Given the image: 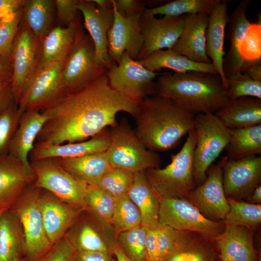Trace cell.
Instances as JSON below:
<instances>
[{"mask_svg":"<svg viewBox=\"0 0 261 261\" xmlns=\"http://www.w3.org/2000/svg\"><path fill=\"white\" fill-rule=\"evenodd\" d=\"M112 225L117 237L123 232L142 225L140 212L127 194L116 198Z\"/></svg>","mask_w":261,"mask_h":261,"instance_id":"cell-41","label":"cell"},{"mask_svg":"<svg viewBox=\"0 0 261 261\" xmlns=\"http://www.w3.org/2000/svg\"><path fill=\"white\" fill-rule=\"evenodd\" d=\"M248 203L254 204H261V185L258 186L251 195L247 198Z\"/></svg>","mask_w":261,"mask_h":261,"instance_id":"cell-56","label":"cell"},{"mask_svg":"<svg viewBox=\"0 0 261 261\" xmlns=\"http://www.w3.org/2000/svg\"><path fill=\"white\" fill-rule=\"evenodd\" d=\"M22 113L13 95L0 105V156L8 153L11 141Z\"/></svg>","mask_w":261,"mask_h":261,"instance_id":"cell-40","label":"cell"},{"mask_svg":"<svg viewBox=\"0 0 261 261\" xmlns=\"http://www.w3.org/2000/svg\"><path fill=\"white\" fill-rule=\"evenodd\" d=\"M13 261H25L24 259L22 258H17L15 260H14Z\"/></svg>","mask_w":261,"mask_h":261,"instance_id":"cell-59","label":"cell"},{"mask_svg":"<svg viewBox=\"0 0 261 261\" xmlns=\"http://www.w3.org/2000/svg\"><path fill=\"white\" fill-rule=\"evenodd\" d=\"M95 4L102 9H112L113 7V0H92Z\"/></svg>","mask_w":261,"mask_h":261,"instance_id":"cell-58","label":"cell"},{"mask_svg":"<svg viewBox=\"0 0 261 261\" xmlns=\"http://www.w3.org/2000/svg\"><path fill=\"white\" fill-rule=\"evenodd\" d=\"M196 143L194 129L188 133L183 146L171 158L163 168H151L145 171L147 181L160 198H185L194 188L193 156Z\"/></svg>","mask_w":261,"mask_h":261,"instance_id":"cell-4","label":"cell"},{"mask_svg":"<svg viewBox=\"0 0 261 261\" xmlns=\"http://www.w3.org/2000/svg\"><path fill=\"white\" fill-rule=\"evenodd\" d=\"M134 174L125 170L112 168L103 175L97 185L117 198L127 194Z\"/></svg>","mask_w":261,"mask_h":261,"instance_id":"cell-44","label":"cell"},{"mask_svg":"<svg viewBox=\"0 0 261 261\" xmlns=\"http://www.w3.org/2000/svg\"><path fill=\"white\" fill-rule=\"evenodd\" d=\"M186 17V14L158 18L144 12L140 21L143 44L137 60L157 50L172 49L181 34Z\"/></svg>","mask_w":261,"mask_h":261,"instance_id":"cell-16","label":"cell"},{"mask_svg":"<svg viewBox=\"0 0 261 261\" xmlns=\"http://www.w3.org/2000/svg\"><path fill=\"white\" fill-rule=\"evenodd\" d=\"M230 139L225 147L229 160H237L261 154V124L229 129Z\"/></svg>","mask_w":261,"mask_h":261,"instance_id":"cell-36","label":"cell"},{"mask_svg":"<svg viewBox=\"0 0 261 261\" xmlns=\"http://www.w3.org/2000/svg\"><path fill=\"white\" fill-rule=\"evenodd\" d=\"M250 1L249 0L242 1L236 6L229 18L228 39L231 45L224 57L223 64L226 79L234 73L242 72L244 68L249 65L243 59L240 53V47L251 24L246 15Z\"/></svg>","mask_w":261,"mask_h":261,"instance_id":"cell-27","label":"cell"},{"mask_svg":"<svg viewBox=\"0 0 261 261\" xmlns=\"http://www.w3.org/2000/svg\"><path fill=\"white\" fill-rule=\"evenodd\" d=\"M195 116L171 99L154 95L140 102L134 130L147 149L164 151L194 129Z\"/></svg>","mask_w":261,"mask_h":261,"instance_id":"cell-2","label":"cell"},{"mask_svg":"<svg viewBox=\"0 0 261 261\" xmlns=\"http://www.w3.org/2000/svg\"><path fill=\"white\" fill-rule=\"evenodd\" d=\"M22 16L23 8L0 20V55L10 58L13 41L21 21Z\"/></svg>","mask_w":261,"mask_h":261,"instance_id":"cell-47","label":"cell"},{"mask_svg":"<svg viewBox=\"0 0 261 261\" xmlns=\"http://www.w3.org/2000/svg\"><path fill=\"white\" fill-rule=\"evenodd\" d=\"M26 242L23 228L16 215L10 209L0 215V261L24 259Z\"/></svg>","mask_w":261,"mask_h":261,"instance_id":"cell-32","label":"cell"},{"mask_svg":"<svg viewBox=\"0 0 261 261\" xmlns=\"http://www.w3.org/2000/svg\"><path fill=\"white\" fill-rule=\"evenodd\" d=\"M113 256L103 252H75L74 261H116Z\"/></svg>","mask_w":261,"mask_h":261,"instance_id":"cell-51","label":"cell"},{"mask_svg":"<svg viewBox=\"0 0 261 261\" xmlns=\"http://www.w3.org/2000/svg\"><path fill=\"white\" fill-rule=\"evenodd\" d=\"M147 229L141 225L123 232L117 236L118 245L133 261H146L145 240Z\"/></svg>","mask_w":261,"mask_h":261,"instance_id":"cell-43","label":"cell"},{"mask_svg":"<svg viewBox=\"0 0 261 261\" xmlns=\"http://www.w3.org/2000/svg\"><path fill=\"white\" fill-rule=\"evenodd\" d=\"M209 15L204 14H186L180 36L172 49L190 60L212 63L206 54V31Z\"/></svg>","mask_w":261,"mask_h":261,"instance_id":"cell-23","label":"cell"},{"mask_svg":"<svg viewBox=\"0 0 261 261\" xmlns=\"http://www.w3.org/2000/svg\"><path fill=\"white\" fill-rule=\"evenodd\" d=\"M13 71L10 58L0 55V83L11 82Z\"/></svg>","mask_w":261,"mask_h":261,"instance_id":"cell-53","label":"cell"},{"mask_svg":"<svg viewBox=\"0 0 261 261\" xmlns=\"http://www.w3.org/2000/svg\"><path fill=\"white\" fill-rule=\"evenodd\" d=\"M64 237L76 252H103L114 255L118 244L113 227L86 209Z\"/></svg>","mask_w":261,"mask_h":261,"instance_id":"cell-11","label":"cell"},{"mask_svg":"<svg viewBox=\"0 0 261 261\" xmlns=\"http://www.w3.org/2000/svg\"><path fill=\"white\" fill-rule=\"evenodd\" d=\"M77 9L83 15L84 26L93 42L97 61L109 69L112 64L108 53L107 36L114 22L113 7L102 9L92 0H79Z\"/></svg>","mask_w":261,"mask_h":261,"instance_id":"cell-22","label":"cell"},{"mask_svg":"<svg viewBox=\"0 0 261 261\" xmlns=\"http://www.w3.org/2000/svg\"><path fill=\"white\" fill-rule=\"evenodd\" d=\"M227 91L230 100L241 97H253L261 100V81L239 72L227 78Z\"/></svg>","mask_w":261,"mask_h":261,"instance_id":"cell-45","label":"cell"},{"mask_svg":"<svg viewBox=\"0 0 261 261\" xmlns=\"http://www.w3.org/2000/svg\"><path fill=\"white\" fill-rule=\"evenodd\" d=\"M254 232L240 226L225 225L215 238L221 261H258L253 244Z\"/></svg>","mask_w":261,"mask_h":261,"instance_id":"cell-24","label":"cell"},{"mask_svg":"<svg viewBox=\"0 0 261 261\" xmlns=\"http://www.w3.org/2000/svg\"><path fill=\"white\" fill-rule=\"evenodd\" d=\"M26 0H0V20L22 9Z\"/></svg>","mask_w":261,"mask_h":261,"instance_id":"cell-52","label":"cell"},{"mask_svg":"<svg viewBox=\"0 0 261 261\" xmlns=\"http://www.w3.org/2000/svg\"><path fill=\"white\" fill-rule=\"evenodd\" d=\"M111 128L110 144L106 152L112 168L134 174L160 168L161 160L159 154L145 146L127 119L122 118Z\"/></svg>","mask_w":261,"mask_h":261,"instance_id":"cell-5","label":"cell"},{"mask_svg":"<svg viewBox=\"0 0 261 261\" xmlns=\"http://www.w3.org/2000/svg\"><path fill=\"white\" fill-rule=\"evenodd\" d=\"M113 10L114 22L107 36L111 62L112 65L117 64L124 52L137 60L143 44L140 23L142 14L124 17L118 13L114 4Z\"/></svg>","mask_w":261,"mask_h":261,"instance_id":"cell-18","label":"cell"},{"mask_svg":"<svg viewBox=\"0 0 261 261\" xmlns=\"http://www.w3.org/2000/svg\"><path fill=\"white\" fill-rule=\"evenodd\" d=\"M261 157L251 155L227 160L222 168V183L227 198L247 199L261 185Z\"/></svg>","mask_w":261,"mask_h":261,"instance_id":"cell-17","label":"cell"},{"mask_svg":"<svg viewBox=\"0 0 261 261\" xmlns=\"http://www.w3.org/2000/svg\"><path fill=\"white\" fill-rule=\"evenodd\" d=\"M159 220L160 224L175 230L194 232L213 239L225 226L222 221L206 218L186 198L160 199Z\"/></svg>","mask_w":261,"mask_h":261,"instance_id":"cell-8","label":"cell"},{"mask_svg":"<svg viewBox=\"0 0 261 261\" xmlns=\"http://www.w3.org/2000/svg\"><path fill=\"white\" fill-rule=\"evenodd\" d=\"M155 89L156 95L171 99L194 115L215 114L230 101L218 74L197 71L161 73Z\"/></svg>","mask_w":261,"mask_h":261,"instance_id":"cell-3","label":"cell"},{"mask_svg":"<svg viewBox=\"0 0 261 261\" xmlns=\"http://www.w3.org/2000/svg\"><path fill=\"white\" fill-rule=\"evenodd\" d=\"M55 10L53 0H26L21 20L39 39L46 35L54 27Z\"/></svg>","mask_w":261,"mask_h":261,"instance_id":"cell-35","label":"cell"},{"mask_svg":"<svg viewBox=\"0 0 261 261\" xmlns=\"http://www.w3.org/2000/svg\"><path fill=\"white\" fill-rule=\"evenodd\" d=\"M160 74L146 69L125 52L119 62L112 65L106 72L109 83L113 89L138 101L156 95L154 80Z\"/></svg>","mask_w":261,"mask_h":261,"instance_id":"cell-12","label":"cell"},{"mask_svg":"<svg viewBox=\"0 0 261 261\" xmlns=\"http://www.w3.org/2000/svg\"><path fill=\"white\" fill-rule=\"evenodd\" d=\"M113 4L118 13L129 17L143 14L146 8L143 2L139 0H113Z\"/></svg>","mask_w":261,"mask_h":261,"instance_id":"cell-50","label":"cell"},{"mask_svg":"<svg viewBox=\"0 0 261 261\" xmlns=\"http://www.w3.org/2000/svg\"><path fill=\"white\" fill-rule=\"evenodd\" d=\"M37 46L38 39L21 20L10 56L13 71L11 91L17 105L25 85L36 70Z\"/></svg>","mask_w":261,"mask_h":261,"instance_id":"cell-15","label":"cell"},{"mask_svg":"<svg viewBox=\"0 0 261 261\" xmlns=\"http://www.w3.org/2000/svg\"><path fill=\"white\" fill-rule=\"evenodd\" d=\"M85 203L86 209L112 227L115 197L97 185H88L85 194Z\"/></svg>","mask_w":261,"mask_h":261,"instance_id":"cell-42","label":"cell"},{"mask_svg":"<svg viewBox=\"0 0 261 261\" xmlns=\"http://www.w3.org/2000/svg\"><path fill=\"white\" fill-rule=\"evenodd\" d=\"M226 156L209 167L203 183L186 196L207 218L222 221L230 210L222 183V168Z\"/></svg>","mask_w":261,"mask_h":261,"instance_id":"cell-14","label":"cell"},{"mask_svg":"<svg viewBox=\"0 0 261 261\" xmlns=\"http://www.w3.org/2000/svg\"><path fill=\"white\" fill-rule=\"evenodd\" d=\"M35 178L31 167L9 153L0 156V210L9 209Z\"/></svg>","mask_w":261,"mask_h":261,"instance_id":"cell-21","label":"cell"},{"mask_svg":"<svg viewBox=\"0 0 261 261\" xmlns=\"http://www.w3.org/2000/svg\"><path fill=\"white\" fill-rule=\"evenodd\" d=\"M230 210L222 222L225 225L240 226L255 231L261 223V205L227 198Z\"/></svg>","mask_w":261,"mask_h":261,"instance_id":"cell-38","label":"cell"},{"mask_svg":"<svg viewBox=\"0 0 261 261\" xmlns=\"http://www.w3.org/2000/svg\"><path fill=\"white\" fill-rule=\"evenodd\" d=\"M194 129L196 143L193 156V174L195 184L205 180L207 172L229 142L227 129L215 114L195 116Z\"/></svg>","mask_w":261,"mask_h":261,"instance_id":"cell-6","label":"cell"},{"mask_svg":"<svg viewBox=\"0 0 261 261\" xmlns=\"http://www.w3.org/2000/svg\"><path fill=\"white\" fill-rule=\"evenodd\" d=\"M4 211H5V210H0V215Z\"/></svg>","mask_w":261,"mask_h":261,"instance_id":"cell-60","label":"cell"},{"mask_svg":"<svg viewBox=\"0 0 261 261\" xmlns=\"http://www.w3.org/2000/svg\"><path fill=\"white\" fill-rule=\"evenodd\" d=\"M165 261H221L214 239L194 232L180 231L178 245Z\"/></svg>","mask_w":261,"mask_h":261,"instance_id":"cell-30","label":"cell"},{"mask_svg":"<svg viewBox=\"0 0 261 261\" xmlns=\"http://www.w3.org/2000/svg\"><path fill=\"white\" fill-rule=\"evenodd\" d=\"M79 0H55L54 4L58 26L67 27L77 19Z\"/></svg>","mask_w":261,"mask_h":261,"instance_id":"cell-49","label":"cell"},{"mask_svg":"<svg viewBox=\"0 0 261 261\" xmlns=\"http://www.w3.org/2000/svg\"><path fill=\"white\" fill-rule=\"evenodd\" d=\"M215 114L228 129L260 125L261 100L246 97L230 100Z\"/></svg>","mask_w":261,"mask_h":261,"instance_id":"cell-29","label":"cell"},{"mask_svg":"<svg viewBox=\"0 0 261 261\" xmlns=\"http://www.w3.org/2000/svg\"><path fill=\"white\" fill-rule=\"evenodd\" d=\"M110 144V131L105 130L87 141L57 145L35 144L29 154V160L46 158H72L103 152L107 150Z\"/></svg>","mask_w":261,"mask_h":261,"instance_id":"cell-25","label":"cell"},{"mask_svg":"<svg viewBox=\"0 0 261 261\" xmlns=\"http://www.w3.org/2000/svg\"><path fill=\"white\" fill-rule=\"evenodd\" d=\"M11 82L0 83V105L12 95Z\"/></svg>","mask_w":261,"mask_h":261,"instance_id":"cell-55","label":"cell"},{"mask_svg":"<svg viewBox=\"0 0 261 261\" xmlns=\"http://www.w3.org/2000/svg\"><path fill=\"white\" fill-rule=\"evenodd\" d=\"M75 251L63 237L43 255L33 261H74Z\"/></svg>","mask_w":261,"mask_h":261,"instance_id":"cell-48","label":"cell"},{"mask_svg":"<svg viewBox=\"0 0 261 261\" xmlns=\"http://www.w3.org/2000/svg\"><path fill=\"white\" fill-rule=\"evenodd\" d=\"M240 53L243 59L248 65L261 63L260 21L251 24L241 43Z\"/></svg>","mask_w":261,"mask_h":261,"instance_id":"cell-46","label":"cell"},{"mask_svg":"<svg viewBox=\"0 0 261 261\" xmlns=\"http://www.w3.org/2000/svg\"><path fill=\"white\" fill-rule=\"evenodd\" d=\"M68 172L85 181L88 185H97L112 167L106 151L72 158H53Z\"/></svg>","mask_w":261,"mask_h":261,"instance_id":"cell-33","label":"cell"},{"mask_svg":"<svg viewBox=\"0 0 261 261\" xmlns=\"http://www.w3.org/2000/svg\"><path fill=\"white\" fill-rule=\"evenodd\" d=\"M261 261V257H260V258H259V261Z\"/></svg>","mask_w":261,"mask_h":261,"instance_id":"cell-61","label":"cell"},{"mask_svg":"<svg viewBox=\"0 0 261 261\" xmlns=\"http://www.w3.org/2000/svg\"><path fill=\"white\" fill-rule=\"evenodd\" d=\"M179 236V231L160 224L147 229L146 261H165L176 247Z\"/></svg>","mask_w":261,"mask_h":261,"instance_id":"cell-37","label":"cell"},{"mask_svg":"<svg viewBox=\"0 0 261 261\" xmlns=\"http://www.w3.org/2000/svg\"><path fill=\"white\" fill-rule=\"evenodd\" d=\"M106 72L63 95L41 111L47 119L35 144L57 145L84 141L107 126H115L120 112L134 117L141 101L113 89Z\"/></svg>","mask_w":261,"mask_h":261,"instance_id":"cell-1","label":"cell"},{"mask_svg":"<svg viewBox=\"0 0 261 261\" xmlns=\"http://www.w3.org/2000/svg\"><path fill=\"white\" fill-rule=\"evenodd\" d=\"M29 162L36 177L33 187L45 189L63 202L86 209L87 183L68 172L53 158Z\"/></svg>","mask_w":261,"mask_h":261,"instance_id":"cell-7","label":"cell"},{"mask_svg":"<svg viewBox=\"0 0 261 261\" xmlns=\"http://www.w3.org/2000/svg\"><path fill=\"white\" fill-rule=\"evenodd\" d=\"M220 0H175L145 12L154 15L161 14L179 16L185 14H204L209 15Z\"/></svg>","mask_w":261,"mask_h":261,"instance_id":"cell-39","label":"cell"},{"mask_svg":"<svg viewBox=\"0 0 261 261\" xmlns=\"http://www.w3.org/2000/svg\"><path fill=\"white\" fill-rule=\"evenodd\" d=\"M62 63H54L35 70L25 85L18 102L22 113L41 111L64 95L61 77Z\"/></svg>","mask_w":261,"mask_h":261,"instance_id":"cell-13","label":"cell"},{"mask_svg":"<svg viewBox=\"0 0 261 261\" xmlns=\"http://www.w3.org/2000/svg\"><path fill=\"white\" fill-rule=\"evenodd\" d=\"M107 71L97 61L91 37L85 33L63 61L61 77L64 94L78 89Z\"/></svg>","mask_w":261,"mask_h":261,"instance_id":"cell-10","label":"cell"},{"mask_svg":"<svg viewBox=\"0 0 261 261\" xmlns=\"http://www.w3.org/2000/svg\"><path fill=\"white\" fill-rule=\"evenodd\" d=\"M40 189L28 188L9 209L19 218L26 242L25 261H33L52 246L46 234L39 205Z\"/></svg>","mask_w":261,"mask_h":261,"instance_id":"cell-9","label":"cell"},{"mask_svg":"<svg viewBox=\"0 0 261 261\" xmlns=\"http://www.w3.org/2000/svg\"><path fill=\"white\" fill-rule=\"evenodd\" d=\"M114 255L115 256L116 261H133L124 254L118 244L114 249Z\"/></svg>","mask_w":261,"mask_h":261,"instance_id":"cell-57","label":"cell"},{"mask_svg":"<svg viewBox=\"0 0 261 261\" xmlns=\"http://www.w3.org/2000/svg\"><path fill=\"white\" fill-rule=\"evenodd\" d=\"M246 74L252 79L261 81V64L255 63L246 67L242 72Z\"/></svg>","mask_w":261,"mask_h":261,"instance_id":"cell-54","label":"cell"},{"mask_svg":"<svg viewBox=\"0 0 261 261\" xmlns=\"http://www.w3.org/2000/svg\"><path fill=\"white\" fill-rule=\"evenodd\" d=\"M46 119L47 116L39 111L24 112L11 141L8 153L31 167L29 155Z\"/></svg>","mask_w":261,"mask_h":261,"instance_id":"cell-28","label":"cell"},{"mask_svg":"<svg viewBox=\"0 0 261 261\" xmlns=\"http://www.w3.org/2000/svg\"><path fill=\"white\" fill-rule=\"evenodd\" d=\"M137 61L146 69L153 72L166 68L177 73L197 71L218 74L212 63L192 61L175 53L171 49L157 50Z\"/></svg>","mask_w":261,"mask_h":261,"instance_id":"cell-34","label":"cell"},{"mask_svg":"<svg viewBox=\"0 0 261 261\" xmlns=\"http://www.w3.org/2000/svg\"><path fill=\"white\" fill-rule=\"evenodd\" d=\"M84 34L80 16L67 27H54L46 35L38 39L36 70L63 61Z\"/></svg>","mask_w":261,"mask_h":261,"instance_id":"cell-19","label":"cell"},{"mask_svg":"<svg viewBox=\"0 0 261 261\" xmlns=\"http://www.w3.org/2000/svg\"><path fill=\"white\" fill-rule=\"evenodd\" d=\"M145 171L135 173L132 184L127 195L140 212L142 226L147 229H151L160 224V199L150 187Z\"/></svg>","mask_w":261,"mask_h":261,"instance_id":"cell-31","label":"cell"},{"mask_svg":"<svg viewBox=\"0 0 261 261\" xmlns=\"http://www.w3.org/2000/svg\"><path fill=\"white\" fill-rule=\"evenodd\" d=\"M40 189L39 202L44 228L53 245L64 236L85 209L63 202L51 192Z\"/></svg>","mask_w":261,"mask_h":261,"instance_id":"cell-20","label":"cell"},{"mask_svg":"<svg viewBox=\"0 0 261 261\" xmlns=\"http://www.w3.org/2000/svg\"><path fill=\"white\" fill-rule=\"evenodd\" d=\"M228 0H221L209 15L206 31V54L220 76L227 90V79L223 69L225 28L230 16L228 14Z\"/></svg>","mask_w":261,"mask_h":261,"instance_id":"cell-26","label":"cell"}]
</instances>
